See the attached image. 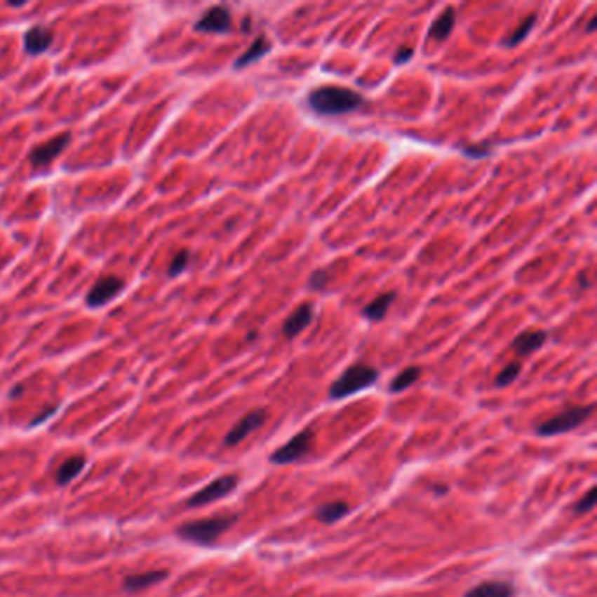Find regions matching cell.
I'll list each match as a JSON object with an SVG mask.
<instances>
[{"label":"cell","mask_w":597,"mask_h":597,"mask_svg":"<svg viewBox=\"0 0 597 597\" xmlns=\"http://www.w3.org/2000/svg\"><path fill=\"white\" fill-rule=\"evenodd\" d=\"M307 102L317 114H345L363 105V97L349 88L326 84L310 91Z\"/></svg>","instance_id":"1"},{"label":"cell","mask_w":597,"mask_h":597,"mask_svg":"<svg viewBox=\"0 0 597 597\" xmlns=\"http://www.w3.org/2000/svg\"><path fill=\"white\" fill-rule=\"evenodd\" d=\"M235 522V515H219V517L201 518V521H193L182 525V528L179 529V535H181L186 542L199 543V545H210L222 532L228 531Z\"/></svg>","instance_id":"2"},{"label":"cell","mask_w":597,"mask_h":597,"mask_svg":"<svg viewBox=\"0 0 597 597\" xmlns=\"http://www.w3.org/2000/svg\"><path fill=\"white\" fill-rule=\"evenodd\" d=\"M377 379H379V372H377L373 366L358 363V365H352L351 368L345 370V372L335 380V384L330 389V396L333 399L347 398L351 396V394H356L359 393V391L366 389V387L373 386V384L377 382Z\"/></svg>","instance_id":"3"},{"label":"cell","mask_w":597,"mask_h":597,"mask_svg":"<svg viewBox=\"0 0 597 597\" xmlns=\"http://www.w3.org/2000/svg\"><path fill=\"white\" fill-rule=\"evenodd\" d=\"M592 410H594V406L592 405L571 406V408L561 412L559 415L552 417V419L539 424L538 433L543 434V436H556V434L568 433V431L575 429V427H578L580 424H584L585 420L591 417Z\"/></svg>","instance_id":"4"},{"label":"cell","mask_w":597,"mask_h":597,"mask_svg":"<svg viewBox=\"0 0 597 597\" xmlns=\"http://www.w3.org/2000/svg\"><path fill=\"white\" fill-rule=\"evenodd\" d=\"M236 482H239V476L236 475L219 476V478H215L214 482L208 483L207 487H203V489L199 490V492L193 494V496L189 497L188 504L189 507H203V504L214 503V501L221 499V497H224L226 494L232 492V490L236 487Z\"/></svg>","instance_id":"5"},{"label":"cell","mask_w":597,"mask_h":597,"mask_svg":"<svg viewBox=\"0 0 597 597\" xmlns=\"http://www.w3.org/2000/svg\"><path fill=\"white\" fill-rule=\"evenodd\" d=\"M310 445H312V431H302V433L293 436L288 443H284L281 448H277V450L271 454V462L289 464V462L298 461V459H302L303 455L310 450Z\"/></svg>","instance_id":"6"},{"label":"cell","mask_w":597,"mask_h":597,"mask_svg":"<svg viewBox=\"0 0 597 597\" xmlns=\"http://www.w3.org/2000/svg\"><path fill=\"white\" fill-rule=\"evenodd\" d=\"M123 288H125V282H123L119 277H114V275L102 277L100 281H98L97 284L90 289V293H88L86 296L88 307L95 309V307L105 305V303H109L111 300H114L116 296L123 291Z\"/></svg>","instance_id":"7"},{"label":"cell","mask_w":597,"mask_h":597,"mask_svg":"<svg viewBox=\"0 0 597 597\" xmlns=\"http://www.w3.org/2000/svg\"><path fill=\"white\" fill-rule=\"evenodd\" d=\"M264 419H267V412H264V410H253V412H249L232 427V431H229L228 434H226L224 443L228 445V447L240 443V441L249 436L253 431L261 427Z\"/></svg>","instance_id":"8"},{"label":"cell","mask_w":597,"mask_h":597,"mask_svg":"<svg viewBox=\"0 0 597 597\" xmlns=\"http://www.w3.org/2000/svg\"><path fill=\"white\" fill-rule=\"evenodd\" d=\"M70 142V133H62V135L55 137L49 142L41 144V146L35 147L30 153V161L34 167H41V165H48L69 146Z\"/></svg>","instance_id":"9"},{"label":"cell","mask_w":597,"mask_h":597,"mask_svg":"<svg viewBox=\"0 0 597 597\" xmlns=\"http://www.w3.org/2000/svg\"><path fill=\"white\" fill-rule=\"evenodd\" d=\"M232 27V14L226 7L215 6L208 9L201 16V20L195 25V30L207 32V34H221Z\"/></svg>","instance_id":"10"},{"label":"cell","mask_w":597,"mask_h":597,"mask_svg":"<svg viewBox=\"0 0 597 597\" xmlns=\"http://www.w3.org/2000/svg\"><path fill=\"white\" fill-rule=\"evenodd\" d=\"M312 317H314L312 305H310V303H303V305H300L298 309H296L295 312L286 319L282 331H284V335L288 338H295L296 335L302 333V331L309 326Z\"/></svg>","instance_id":"11"},{"label":"cell","mask_w":597,"mask_h":597,"mask_svg":"<svg viewBox=\"0 0 597 597\" xmlns=\"http://www.w3.org/2000/svg\"><path fill=\"white\" fill-rule=\"evenodd\" d=\"M53 32L46 27H32L25 34V51L28 55H41L51 46Z\"/></svg>","instance_id":"12"},{"label":"cell","mask_w":597,"mask_h":597,"mask_svg":"<svg viewBox=\"0 0 597 597\" xmlns=\"http://www.w3.org/2000/svg\"><path fill=\"white\" fill-rule=\"evenodd\" d=\"M545 340H546L545 331H539V330L524 331V333H521L517 338H515L511 347H514V351L517 352L518 356H529L535 351H538V349L545 344Z\"/></svg>","instance_id":"13"},{"label":"cell","mask_w":597,"mask_h":597,"mask_svg":"<svg viewBox=\"0 0 597 597\" xmlns=\"http://www.w3.org/2000/svg\"><path fill=\"white\" fill-rule=\"evenodd\" d=\"M464 597H514V587L504 582H483L466 592Z\"/></svg>","instance_id":"14"},{"label":"cell","mask_w":597,"mask_h":597,"mask_svg":"<svg viewBox=\"0 0 597 597\" xmlns=\"http://www.w3.org/2000/svg\"><path fill=\"white\" fill-rule=\"evenodd\" d=\"M454 23H455L454 9H452V7H447V9H445L443 13L434 20V23L431 25L427 37L434 39V41H445V39L450 35L452 28H454Z\"/></svg>","instance_id":"15"},{"label":"cell","mask_w":597,"mask_h":597,"mask_svg":"<svg viewBox=\"0 0 597 597\" xmlns=\"http://www.w3.org/2000/svg\"><path fill=\"white\" fill-rule=\"evenodd\" d=\"M270 49H271L270 41L261 35V37H257L256 41L253 42V46H250V48L247 49V51L243 53V55L240 56L239 60H236L235 67H236V69H242V67L250 65V63H254V62H257L260 58H263V56L267 55Z\"/></svg>","instance_id":"16"},{"label":"cell","mask_w":597,"mask_h":597,"mask_svg":"<svg viewBox=\"0 0 597 597\" xmlns=\"http://www.w3.org/2000/svg\"><path fill=\"white\" fill-rule=\"evenodd\" d=\"M394 300H396L394 293H386V295L379 296V298H375L372 303H368V305L363 309V316L368 317L370 321L384 319V316L387 314L389 307L393 305Z\"/></svg>","instance_id":"17"},{"label":"cell","mask_w":597,"mask_h":597,"mask_svg":"<svg viewBox=\"0 0 597 597\" xmlns=\"http://www.w3.org/2000/svg\"><path fill=\"white\" fill-rule=\"evenodd\" d=\"M349 511V504L344 501H333V503H326L317 510V517L324 524H333V522L340 521L345 517Z\"/></svg>","instance_id":"18"},{"label":"cell","mask_w":597,"mask_h":597,"mask_svg":"<svg viewBox=\"0 0 597 597\" xmlns=\"http://www.w3.org/2000/svg\"><path fill=\"white\" fill-rule=\"evenodd\" d=\"M167 577V571H149V573L144 575H133L125 580V587L130 591H140V589H146L149 585L158 584L160 580Z\"/></svg>","instance_id":"19"},{"label":"cell","mask_w":597,"mask_h":597,"mask_svg":"<svg viewBox=\"0 0 597 597\" xmlns=\"http://www.w3.org/2000/svg\"><path fill=\"white\" fill-rule=\"evenodd\" d=\"M84 464H86V459L81 457V455L67 459V461L60 466L58 475H56V480H58L60 485H65L67 482L76 478V476L81 473V469L84 468Z\"/></svg>","instance_id":"20"},{"label":"cell","mask_w":597,"mask_h":597,"mask_svg":"<svg viewBox=\"0 0 597 597\" xmlns=\"http://www.w3.org/2000/svg\"><path fill=\"white\" fill-rule=\"evenodd\" d=\"M420 377V368L419 366H410V368L403 370L396 379L391 382V391L393 393H401V391L408 389L412 384H415Z\"/></svg>","instance_id":"21"},{"label":"cell","mask_w":597,"mask_h":597,"mask_svg":"<svg viewBox=\"0 0 597 597\" xmlns=\"http://www.w3.org/2000/svg\"><path fill=\"white\" fill-rule=\"evenodd\" d=\"M535 23H536V16L532 14V16H529L528 20H524L521 25H518L517 28H515L514 34H511L510 37L504 41V44L510 46V48H511V46H517L518 42H522L525 37H528V34L531 32V28L535 27Z\"/></svg>","instance_id":"22"},{"label":"cell","mask_w":597,"mask_h":597,"mask_svg":"<svg viewBox=\"0 0 597 597\" xmlns=\"http://www.w3.org/2000/svg\"><path fill=\"white\" fill-rule=\"evenodd\" d=\"M521 370H522L521 363H510V365H508L507 368H504L503 372H501L499 375H497V379H496V386H499V387H507V386H510V384L514 382V380L517 379V377H518V373H521Z\"/></svg>","instance_id":"23"},{"label":"cell","mask_w":597,"mask_h":597,"mask_svg":"<svg viewBox=\"0 0 597 597\" xmlns=\"http://www.w3.org/2000/svg\"><path fill=\"white\" fill-rule=\"evenodd\" d=\"M188 261H189V253L188 250H181V253L172 260L170 267H168V275L175 277V275H179L181 271H185V268L188 267Z\"/></svg>","instance_id":"24"},{"label":"cell","mask_w":597,"mask_h":597,"mask_svg":"<svg viewBox=\"0 0 597 597\" xmlns=\"http://www.w3.org/2000/svg\"><path fill=\"white\" fill-rule=\"evenodd\" d=\"M596 504V487H592L577 504H575V511L577 514H585V511H591Z\"/></svg>","instance_id":"25"},{"label":"cell","mask_w":597,"mask_h":597,"mask_svg":"<svg viewBox=\"0 0 597 597\" xmlns=\"http://www.w3.org/2000/svg\"><path fill=\"white\" fill-rule=\"evenodd\" d=\"M328 281V275L326 271H316V274L312 275V279H310V286H312L314 289H323L324 284H326Z\"/></svg>","instance_id":"26"},{"label":"cell","mask_w":597,"mask_h":597,"mask_svg":"<svg viewBox=\"0 0 597 597\" xmlns=\"http://www.w3.org/2000/svg\"><path fill=\"white\" fill-rule=\"evenodd\" d=\"M412 55H413V49H412V48H408V46H405V48H401V49H399V51L396 53V63H405V62H408V60L412 58Z\"/></svg>","instance_id":"27"},{"label":"cell","mask_w":597,"mask_h":597,"mask_svg":"<svg viewBox=\"0 0 597 597\" xmlns=\"http://www.w3.org/2000/svg\"><path fill=\"white\" fill-rule=\"evenodd\" d=\"M466 153L469 154V156H487V147H469V149H466Z\"/></svg>","instance_id":"28"},{"label":"cell","mask_w":597,"mask_h":597,"mask_svg":"<svg viewBox=\"0 0 597 597\" xmlns=\"http://www.w3.org/2000/svg\"><path fill=\"white\" fill-rule=\"evenodd\" d=\"M596 25H597V18L594 16V18H592V20H591V23H589V28H587L589 34H591V32H594V30H596Z\"/></svg>","instance_id":"29"}]
</instances>
